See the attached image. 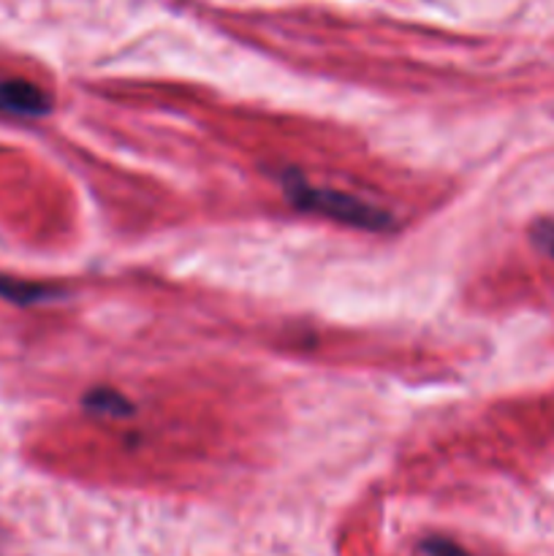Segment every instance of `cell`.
Returning <instances> with one entry per match:
<instances>
[{"label":"cell","instance_id":"2","mask_svg":"<svg viewBox=\"0 0 554 556\" xmlns=\"http://www.w3.org/2000/svg\"><path fill=\"white\" fill-rule=\"evenodd\" d=\"M424 552H427V556H467L456 543L443 541V538H429L424 543Z\"/></svg>","mask_w":554,"mask_h":556},{"label":"cell","instance_id":"1","mask_svg":"<svg viewBox=\"0 0 554 556\" xmlns=\"http://www.w3.org/2000/svg\"><path fill=\"white\" fill-rule=\"evenodd\" d=\"M49 112V98L41 87L14 76H0V114L11 117H38Z\"/></svg>","mask_w":554,"mask_h":556}]
</instances>
